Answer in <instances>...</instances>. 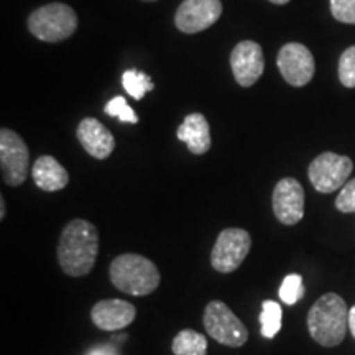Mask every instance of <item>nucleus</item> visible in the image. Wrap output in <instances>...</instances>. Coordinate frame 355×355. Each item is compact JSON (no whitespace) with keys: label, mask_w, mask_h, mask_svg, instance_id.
<instances>
[{"label":"nucleus","mask_w":355,"mask_h":355,"mask_svg":"<svg viewBox=\"0 0 355 355\" xmlns=\"http://www.w3.org/2000/svg\"><path fill=\"white\" fill-rule=\"evenodd\" d=\"M99 254V232L89 220L74 219L61 232L58 261L68 277H86L94 268Z\"/></svg>","instance_id":"obj_1"},{"label":"nucleus","mask_w":355,"mask_h":355,"mask_svg":"<svg viewBox=\"0 0 355 355\" xmlns=\"http://www.w3.org/2000/svg\"><path fill=\"white\" fill-rule=\"evenodd\" d=\"M309 334L319 345L337 347L349 329V308L343 296L326 293L308 313Z\"/></svg>","instance_id":"obj_2"},{"label":"nucleus","mask_w":355,"mask_h":355,"mask_svg":"<svg viewBox=\"0 0 355 355\" xmlns=\"http://www.w3.org/2000/svg\"><path fill=\"white\" fill-rule=\"evenodd\" d=\"M112 285L119 291L132 296H146L159 285V272L157 265L144 255L122 254L115 257L109 266Z\"/></svg>","instance_id":"obj_3"},{"label":"nucleus","mask_w":355,"mask_h":355,"mask_svg":"<svg viewBox=\"0 0 355 355\" xmlns=\"http://www.w3.org/2000/svg\"><path fill=\"white\" fill-rule=\"evenodd\" d=\"M76 12L66 3H48L28 17V30L33 37L46 43L63 42L76 32Z\"/></svg>","instance_id":"obj_4"},{"label":"nucleus","mask_w":355,"mask_h":355,"mask_svg":"<svg viewBox=\"0 0 355 355\" xmlns=\"http://www.w3.org/2000/svg\"><path fill=\"white\" fill-rule=\"evenodd\" d=\"M204 329L212 339L227 347H242L248 340V331L243 322L222 301H211L204 309Z\"/></svg>","instance_id":"obj_5"},{"label":"nucleus","mask_w":355,"mask_h":355,"mask_svg":"<svg viewBox=\"0 0 355 355\" xmlns=\"http://www.w3.org/2000/svg\"><path fill=\"white\" fill-rule=\"evenodd\" d=\"M352 170L354 163L349 157L326 152L311 162L308 178L314 189L319 193L329 194L344 188Z\"/></svg>","instance_id":"obj_6"},{"label":"nucleus","mask_w":355,"mask_h":355,"mask_svg":"<svg viewBox=\"0 0 355 355\" xmlns=\"http://www.w3.org/2000/svg\"><path fill=\"white\" fill-rule=\"evenodd\" d=\"M252 247V237L245 229H224L211 252V265L219 273H232L243 263Z\"/></svg>","instance_id":"obj_7"},{"label":"nucleus","mask_w":355,"mask_h":355,"mask_svg":"<svg viewBox=\"0 0 355 355\" xmlns=\"http://www.w3.org/2000/svg\"><path fill=\"white\" fill-rule=\"evenodd\" d=\"M0 168L3 183L20 186L25 183L30 170V152L24 139L10 128L0 132Z\"/></svg>","instance_id":"obj_8"},{"label":"nucleus","mask_w":355,"mask_h":355,"mask_svg":"<svg viewBox=\"0 0 355 355\" xmlns=\"http://www.w3.org/2000/svg\"><path fill=\"white\" fill-rule=\"evenodd\" d=\"M278 69L283 79L295 87L306 86L314 76V58L304 44L288 43L278 53Z\"/></svg>","instance_id":"obj_9"},{"label":"nucleus","mask_w":355,"mask_h":355,"mask_svg":"<svg viewBox=\"0 0 355 355\" xmlns=\"http://www.w3.org/2000/svg\"><path fill=\"white\" fill-rule=\"evenodd\" d=\"M220 0H184L178 8L175 24L183 33H199L220 19Z\"/></svg>","instance_id":"obj_10"},{"label":"nucleus","mask_w":355,"mask_h":355,"mask_svg":"<svg viewBox=\"0 0 355 355\" xmlns=\"http://www.w3.org/2000/svg\"><path fill=\"white\" fill-rule=\"evenodd\" d=\"M275 217L285 225H295L304 217V189L295 178H283L273 189Z\"/></svg>","instance_id":"obj_11"},{"label":"nucleus","mask_w":355,"mask_h":355,"mask_svg":"<svg viewBox=\"0 0 355 355\" xmlns=\"http://www.w3.org/2000/svg\"><path fill=\"white\" fill-rule=\"evenodd\" d=\"M230 66L235 81L242 87L254 86L265 69L263 51L260 44L250 40L239 43L230 55Z\"/></svg>","instance_id":"obj_12"},{"label":"nucleus","mask_w":355,"mask_h":355,"mask_svg":"<svg viewBox=\"0 0 355 355\" xmlns=\"http://www.w3.org/2000/svg\"><path fill=\"white\" fill-rule=\"evenodd\" d=\"M135 306L123 300H102L91 309V319L102 331H121L135 321Z\"/></svg>","instance_id":"obj_13"},{"label":"nucleus","mask_w":355,"mask_h":355,"mask_svg":"<svg viewBox=\"0 0 355 355\" xmlns=\"http://www.w3.org/2000/svg\"><path fill=\"white\" fill-rule=\"evenodd\" d=\"M76 135L83 148L97 159L109 158L115 148L114 135L97 119L87 117L81 121L78 125Z\"/></svg>","instance_id":"obj_14"},{"label":"nucleus","mask_w":355,"mask_h":355,"mask_svg":"<svg viewBox=\"0 0 355 355\" xmlns=\"http://www.w3.org/2000/svg\"><path fill=\"white\" fill-rule=\"evenodd\" d=\"M178 139L188 145V150L194 155H204L211 148V128L202 114L186 115L183 123L178 127Z\"/></svg>","instance_id":"obj_15"},{"label":"nucleus","mask_w":355,"mask_h":355,"mask_svg":"<svg viewBox=\"0 0 355 355\" xmlns=\"http://www.w3.org/2000/svg\"><path fill=\"white\" fill-rule=\"evenodd\" d=\"M32 176L35 184L40 189L46 191V193H53V191L64 189L69 183V175L64 170L63 165H60V162H56L55 158L50 155H43L35 162Z\"/></svg>","instance_id":"obj_16"},{"label":"nucleus","mask_w":355,"mask_h":355,"mask_svg":"<svg viewBox=\"0 0 355 355\" xmlns=\"http://www.w3.org/2000/svg\"><path fill=\"white\" fill-rule=\"evenodd\" d=\"M171 350L175 355H206L207 339L193 329L180 331L173 339Z\"/></svg>","instance_id":"obj_17"},{"label":"nucleus","mask_w":355,"mask_h":355,"mask_svg":"<svg viewBox=\"0 0 355 355\" xmlns=\"http://www.w3.org/2000/svg\"><path fill=\"white\" fill-rule=\"evenodd\" d=\"M283 311L277 301L266 300L261 304L260 313V332L265 339H273L282 329Z\"/></svg>","instance_id":"obj_18"},{"label":"nucleus","mask_w":355,"mask_h":355,"mask_svg":"<svg viewBox=\"0 0 355 355\" xmlns=\"http://www.w3.org/2000/svg\"><path fill=\"white\" fill-rule=\"evenodd\" d=\"M122 84L123 87H125L127 94L137 101L144 99L146 92L153 91L155 87L152 79L146 76L144 71H139V69L125 71L122 76Z\"/></svg>","instance_id":"obj_19"},{"label":"nucleus","mask_w":355,"mask_h":355,"mask_svg":"<svg viewBox=\"0 0 355 355\" xmlns=\"http://www.w3.org/2000/svg\"><path fill=\"white\" fill-rule=\"evenodd\" d=\"M304 296V285L303 277L298 273H291L283 279L282 286H279V300L286 304H295Z\"/></svg>","instance_id":"obj_20"},{"label":"nucleus","mask_w":355,"mask_h":355,"mask_svg":"<svg viewBox=\"0 0 355 355\" xmlns=\"http://www.w3.org/2000/svg\"><path fill=\"white\" fill-rule=\"evenodd\" d=\"M104 112L110 115V117H117L119 121L125 122V123L139 122V117H137L135 110L128 105L125 97H122V96H115L112 101H109L107 104H105Z\"/></svg>","instance_id":"obj_21"},{"label":"nucleus","mask_w":355,"mask_h":355,"mask_svg":"<svg viewBox=\"0 0 355 355\" xmlns=\"http://www.w3.org/2000/svg\"><path fill=\"white\" fill-rule=\"evenodd\" d=\"M339 79L345 87H355V46L347 48L340 56Z\"/></svg>","instance_id":"obj_22"},{"label":"nucleus","mask_w":355,"mask_h":355,"mask_svg":"<svg viewBox=\"0 0 355 355\" xmlns=\"http://www.w3.org/2000/svg\"><path fill=\"white\" fill-rule=\"evenodd\" d=\"M331 12L336 20L355 25V0H331Z\"/></svg>","instance_id":"obj_23"},{"label":"nucleus","mask_w":355,"mask_h":355,"mask_svg":"<svg viewBox=\"0 0 355 355\" xmlns=\"http://www.w3.org/2000/svg\"><path fill=\"white\" fill-rule=\"evenodd\" d=\"M336 207L340 212H355V180H350L340 189L339 196L336 199Z\"/></svg>","instance_id":"obj_24"},{"label":"nucleus","mask_w":355,"mask_h":355,"mask_svg":"<svg viewBox=\"0 0 355 355\" xmlns=\"http://www.w3.org/2000/svg\"><path fill=\"white\" fill-rule=\"evenodd\" d=\"M86 355H119V352L112 344H105V345H96V347L89 349Z\"/></svg>","instance_id":"obj_25"},{"label":"nucleus","mask_w":355,"mask_h":355,"mask_svg":"<svg viewBox=\"0 0 355 355\" xmlns=\"http://www.w3.org/2000/svg\"><path fill=\"white\" fill-rule=\"evenodd\" d=\"M349 329L350 334L355 337V304L349 311Z\"/></svg>","instance_id":"obj_26"},{"label":"nucleus","mask_w":355,"mask_h":355,"mask_svg":"<svg viewBox=\"0 0 355 355\" xmlns=\"http://www.w3.org/2000/svg\"><path fill=\"white\" fill-rule=\"evenodd\" d=\"M0 219H6V199H0Z\"/></svg>","instance_id":"obj_27"},{"label":"nucleus","mask_w":355,"mask_h":355,"mask_svg":"<svg viewBox=\"0 0 355 355\" xmlns=\"http://www.w3.org/2000/svg\"><path fill=\"white\" fill-rule=\"evenodd\" d=\"M272 3H277V6H285V3L290 2V0H270Z\"/></svg>","instance_id":"obj_28"},{"label":"nucleus","mask_w":355,"mask_h":355,"mask_svg":"<svg viewBox=\"0 0 355 355\" xmlns=\"http://www.w3.org/2000/svg\"><path fill=\"white\" fill-rule=\"evenodd\" d=\"M145 2H155V0H145Z\"/></svg>","instance_id":"obj_29"}]
</instances>
